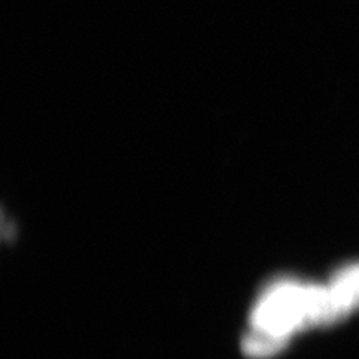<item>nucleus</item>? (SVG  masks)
Returning <instances> with one entry per match:
<instances>
[{
    "label": "nucleus",
    "instance_id": "1",
    "mask_svg": "<svg viewBox=\"0 0 359 359\" xmlns=\"http://www.w3.org/2000/svg\"><path fill=\"white\" fill-rule=\"evenodd\" d=\"M334 322L327 286L280 278L266 286L255 302L243 349L256 359L269 358L282 351L295 332Z\"/></svg>",
    "mask_w": 359,
    "mask_h": 359
},
{
    "label": "nucleus",
    "instance_id": "2",
    "mask_svg": "<svg viewBox=\"0 0 359 359\" xmlns=\"http://www.w3.org/2000/svg\"><path fill=\"white\" fill-rule=\"evenodd\" d=\"M337 320L359 307V264L344 266L327 285Z\"/></svg>",
    "mask_w": 359,
    "mask_h": 359
}]
</instances>
